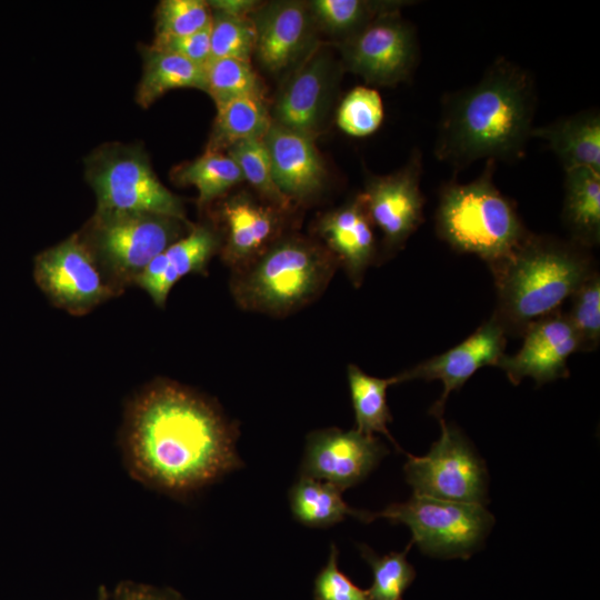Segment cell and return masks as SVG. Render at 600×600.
Here are the masks:
<instances>
[{"label":"cell","instance_id":"obj_1","mask_svg":"<svg viewBox=\"0 0 600 600\" xmlns=\"http://www.w3.org/2000/svg\"><path fill=\"white\" fill-rule=\"evenodd\" d=\"M238 431L210 400L170 380H156L129 403L122 447L131 474L183 494L241 466Z\"/></svg>","mask_w":600,"mask_h":600},{"label":"cell","instance_id":"obj_2","mask_svg":"<svg viewBox=\"0 0 600 600\" xmlns=\"http://www.w3.org/2000/svg\"><path fill=\"white\" fill-rule=\"evenodd\" d=\"M536 104L529 71L506 58L496 59L477 83L446 96L434 157L457 170L480 159L522 158Z\"/></svg>","mask_w":600,"mask_h":600},{"label":"cell","instance_id":"obj_3","mask_svg":"<svg viewBox=\"0 0 600 600\" xmlns=\"http://www.w3.org/2000/svg\"><path fill=\"white\" fill-rule=\"evenodd\" d=\"M583 247L529 234L517 250L493 268L499 322L524 331L558 312L566 299L594 272Z\"/></svg>","mask_w":600,"mask_h":600},{"label":"cell","instance_id":"obj_4","mask_svg":"<svg viewBox=\"0 0 600 600\" xmlns=\"http://www.w3.org/2000/svg\"><path fill=\"white\" fill-rule=\"evenodd\" d=\"M338 267L321 242L283 236L250 264L232 271L230 289L241 309L286 317L318 299Z\"/></svg>","mask_w":600,"mask_h":600},{"label":"cell","instance_id":"obj_5","mask_svg":"<svg viewBox=\"0 0 600 600\" xmlns=\"http://www.w3.org/2000/svg\"><path fill=\"white\" fill-rule=\"evenodd\" d=\"M496 161L467 183L444 184L436 213L438 234L454 250L476 254L491 269L506 261L529 236L512 202L493 182Z\"/></svg>","mask_w":600,"mask_h":600},{"label":"cell","instance_id":"obj_6","mask_svg":"<svg viewBox=\"0 0 600 600\" xmlns=\"http://www.w3.org/2000/svg\"><path fill=\"white\" fill-rule=\"evenodd\" d=\"M191 226L188 220L153 212L96 210L79 234L109 277L124 290Z\"/></svg>","mask_w":600,"mask_h":600},{"label":"cell","instance_id":"obj_7","mask_svg":"<svg viewBox=\"0 0 600 600\" xmlns=\"http://www.w3.org/2000/svg\"><path fill=\"white\" fill-rule=\"evenodd\" d=\"M84 177L96 210L141 211L188 220L183 201L157 177L144 148L107 142L84 159Z\"/></svg>","mask_w":600,"mask_h":600},{"label":"cell","instance_id":"obj_8","mask_svg":"<svg viewBox=\"0 0 600 600\" xmlns=\"http://www.w3.org/2000/svg\"><path fill=\"white\" fill-rule=\"evenodd\" d=\"M384 518L403 523L411 543L429 556L468 559L480 548L494 519L486 506L412 496L408 501L371 512V521Z\"/></svg>","mask_w":600,"mask_h":600},{"label":"cell","instance_id":"obj_9","mask_svg":"<svg viewBox=\"0 0 600 600\" xmlns=\"http://www.w3.org/2000/svg\"><path fill=\"white\" fill-rule=\"evenodd\" d=\"M33 279L49 301L72 316H84L122 289L109 277L79 232L39 252Z\"/></svg>","mask_w":600,"mask_h":600},{"label":"cell","instance_id":"obj_10","mask_svg":"<svg viewBox=\"0 0 600 600\" xmlns=\"http://www.w3.org/2000/svg\"><path fill=\"white\" fill-rule=\"evenodd\" d=\"M440 424V438L427 454H407L403 470L413 494L486 506L489 478L484 461L456 427L443 419Z\"/></svg>","mask_w":600,"mask_h":600},{"label":"cell","instance_id":"obj_11","mask_svg":"<svg viewBox=\"0 0 600 600\" xmlns=\"http://www.w3.org/2000/svg\"><path fill=\"white\" fill-rule=\"evenodd\" d=\"M337 47L342 69L371 86L392 87L409 80L419 58L416 30L400 11L377 17Z\"/></svg>","mask_w":600,"mask_h":600},{"label":"cell","instance_id":"obj_12","mask_svg":"<svg viewBox=\"0 0 600 600\" xmlns=\"http://www.w3.org/2000/svg\"><path fill=\"white\" fill-rule=\"evenodd\" d=\"M250 19L256 30L253 57L271 76L286 77L318 46V29L307 2H261Z\"/></svg>","mask_w":600,"mask_h":600},{"label":"cell","instance_id":"obj_13","mask_svg":"<svg viewBox=\"0 0 600 600\" xmlns=\"http://www.w3.org/2000/svg\"><path fill=\"white\" fill-rule=\"evenodd\" d=\"M421 174L422 156L414 150L399 170L383 176L369 174L359 193L372 224L383 236L387 250L402 247L423 220Z\"/></svg>","mask_w":600,"mask_h":600},{"label":"cell","instance_id":"obj_14","mask_svg":"<svg viewBox=\"0 0 600 600\" xmlns=\"http://www.w3.org/2000/svg\"><path fill=\"white\" fill-rule=\"evenodd\" d=\"M340 69V61L318 43L284 77L271 112L272 121L316 138L330 108Z\"/></svg>","mask_w":600,"mask_h":600},{"label":"cell","instance_id":"obj_15","mask_svg":"<svg viewBox=\"0 0 600 600\" xmlns=\"http://www.w3.org/2000/svg\"><path fill=\"white\" fill-rule=\"evenodd\" d=\"M388 452L373 434L356 429L317 430L307 438L301 477L329 482L343 491L366 479Z\"/></svg>","mask_w":600,"mask_h":600},{"label":"cell","instance_id":"obj_16","mask_svg":"<svg viewBox=\"0 0 600 600\" xmlns=\"http://www.w3.org/2000/svg\"><path fill=\"white\" fill-rule=\"evenodd\" d=\"M283 211L247 193L219 203L217 229L221 236L220 256L232 271L244 268L267 251L282 232Z\"/></svg>","mask_w":600,"mask_h":600},{"label":"cell","instance_id":"obj_17","mask_svg":"<svg viewBox=\"0 0 600 600\" xmlns=\"http://www.w3.org/2000/svg\"><path fill=\"white\" fill-rule=\"evenodd\" d=\"M506 332L492 317L456 347L398 374V383L414 379L440 380L443 391L430 413L441 419L449 394L460 389L477 370L497 366L504 356Z\"/></svg>","mask_w":600,"mask_h":600},{"label":"cell","instance_id":"obj_18","mask_svg":"<svg viewBox=\"0 0 600 600\" xmlns=\"http://www.w3.org/2000/svg\"><path fill=\"white\" fill-rule=\"evenodd\" d=\"M521 349L513 356H503L498 367L513 384L530 377L538 384L569 376L567 360L580 350L579 339L567 316L556 312L526 330Z\"/></svg>","mask_w":600,"mask_h":600},{"label":"cell","instance_id":"obj_19","mask_svg":"<svg viewBox=\"0 0 600 600\" xmlns=\"http://www.w3.org/2000/svg\"><path fill=\"white\" fill-rule=\"evenodd\" d=\"M221 236L214 224L192 223L189 231L158 254L134 281L163 308L173 286L183 277L206 273L211 259L219 253Z\"/></svg>","mask_w":600,"mask_h":600},{"label":"cell","instance_id":"obj_20","mask_svg":"<svg viewBox=\"0 0 600 600\" xmlns=\"http://www.w3.org/2000/svg\"><path fill=\"white\" fill-rule=\"evenodd\" d=\"M314 139L273 121L263 138L274 182L291 202L308 200L324 187L327 170Z\"/></svg>","mask_w":600,"mask_h":600},{"label":"cell","instance_id":"obj_21","mask_svg":"<svg viewBox=\"0 0 600 600\" xmlns=\"http://www.w3.org/2000/svg\"><path fill=\"white\" fill-rule=\"evenodd\" d=\"M316 231L351 282L359 287L377 248L373 224L360 194L324 213L318 220Z\"/></svg>","mask_w":600,"mask_h":600},{"label":"cell","instance_id":"obj_22","mask_svg":"<svg viewBox=\"0 0 600 600\" xmlns=\"http://www.w3.org/2000/svg\"><path fill=\"white\" fill-rule=\"evenodd\" d=\"M531 138L544 140L564 171L589 168L600 172V114L597 110L580 111L533 127Z\"/></svg>","mask_w":600,"mask_h":600},{"label":"cell","instance_id":"obj_23","mask_svg":"<svg viewBox=\"0 0 600 600\" xmlns=\"http://www.w3.org/2000/svg\"><path fill=\"white\" fill-rule=\"evenodd\" d=\"M142 76L136 91V102L149 108L164 93L174 89L207 90L204 67L180 56L151 46H141Z\"/></svg>","mask_w":600,"mask_h":600},{"label":"cell","instance_id":"obj_24","mask_svg":"<svg viewBox=\"0 0 600 600\" xmlns=\"http://www.w3.org/2000/svg\"><path fill=\"white\" fill-rule=\"evenodd\" d=\"M563 221L572 242L589 248L600 240V172L589 168L564 171Z\"/></svg>","mask_w":600,"mask_h":600},{"label":"cell","instance_id":"obj_25","mask_svg":"<svg viewBox=\"0 0 600 600\" xmlns=\"http://www.w3.org/2000/svg\"><path fill=\"white\" fill-rule=\"evenodd\" d=\"M272 123L266 96H246L217 107L204 151L226 152L232 144L263 139Z\"/></svg>","mask_w":600,"mask_h":600},{"label":"cell","instance_id":"obj_26","mask_svg":"<svg viewBox=\"0 0 600 600\" xmlns=\"http://www.w3.org/2000/svg\"><path fill=\"white\" fill-rule=\"evenodd\" d=\"M341 493L329 482L300 476L290 490V507L298 521L310 527L331 526L347 516L371 522V512L351 508Z\"/></svg>","mask_w":600,"mask_h":600},{"label":"cell","instance_id":"obj_27","mask_svg":"<svg viewBox=\"0 0 600 600\" xmlns=\"http://www.w3.org/2000/svg\"><path fill=\"white\" fill-rule=\"evenodd\" d=\"M307 4L317 29L323 30L340 42L359 32L377 17L400 11L410 4V1L312 0Z\"/></svg>","mask_w":600,"mask_h":600},{"label":"cell","instance_id":"obj_28","mask_svg":"<svg viewBox=\"0 0 600 600\" xmlns=\"http://www.w3.org/2000/svg\"><path fill=\"white\" fill-rule=\"evenodd\" d=\"M171 180L179 186H192L198 191L199 207L223 198L229 190L243 181L237 163L226 152L204 151L194 160L174 167Z\"/></svg>","mask_w":600,"mask_h":600},{"label":"cell","instance_id":"obj_29","mask_svg":"<svg viewBox=\"0 0 600 600\" xmlns=\"http://www.w3.org/2000/svg\"><path fill=\"white\" fill-rule=\"evenodd\" d=\"M347 373L356 419L354 429L366 434H384L400 450L388 430L392 417L387 403V389L398 383L397 376L386 379L372 377L356 364H349Z\"/></svg>","mask_w":600,"mask_h":600},{"label":"cell","instance_id":"obj_30","mask_svg":"<svg viewBox=\"0 0 600 600\" xmlns=\"http://www.w3.org/2000/svg\"><path fill=\"white\" fill-rule=\"evenodd\" d=\"M239 167L243 180L256 190L261 201L280 210L288 211L291 200L277 187L271 168L269 152L263 139L237 142L226 150Z\"/></svg>","mask_w":600,"mask_h":600},{"label":"cell","instance_id":"obj_31","mask_svg":"<svg viewBox=\"0 0 600 600\" xmlns=\"http://www.w3.org/2000/svg\"><path fill=\"white\" fill-rule=\"evenodd\" d=\"M207 90L216 108L246 96H266L261 78L251 61L236 58L211 59L204 66Z\"/></svg>","mask_w":600,"mask_h":600},{"label":"cell","instance_id":"obj_32","mask_svg":"<svg viewBox=\"0 0 600 600\" xmlns=\"http://www.w3.org/2000/svg\"><path fill=\"white\" fill-rule=\"evenodd\" d=\"M411 544L402 552L392 551L381 557L366 544L359 546L373 573V582L368 589L370 600H402L416 578L414 568L407 560Z\"/></svg>","mask_w":600,"mask_h":600},{"label":"cell","instance_id":"obj_33","mask_svg":"<svg viewBox=\"0 0 600 600\" xmlns=\"http://www.w3.org/2000/svg\"><path fill=\"white\" fill-rule=\"evenodd\" d=\"M384 117L380 93L372 87L359 86L351 89L338 106L336 122L346 134L364 138L374 133Z\"/></svg>","mask_w":600,"mask_h":600},{"label":"cell","instance_id":"obj_34","mask_svg":"<svg viewBox=\"0 0 600 600\" xmlns=\"http://www.w3.org/2000/svg\"><path fill=\"white\" fill-rule=\"evenodd\" d=\"M211 11L210 60L236 58L251 61L256 43V30L250 17H237L216 10Z\"/></svg>","mask_w":600,"mask_h":600},{"label":"cell","instance_id":"obj_35","mask_svg":"<svg viewBox=\"0 0 600 600\" xmlns=\"http://www.w3.org/2000/svg\"><path fill=\"white\" fill-rule=\"evenodd\" d=\"M212 11L203 0H162L154 11V37H179L210 26Z\"/></svg>","mask_w":600,"mask_h":600},{"label":"cell","instance_id":"obj_36","mask_svg":"<svg viewBox=\"0 0 600 600\" xmlns=\"http://www.w3.org/2000/svg\"><path fill=\"white\" fill-rule=\"evenodd\" d=\"M567 316L580 343V350H593L600 340V279L593 272L571 296Z\"/></svg>","mask_w":600,"mask_h":600},{"label":"cell","instance_id":"obj_37","mask_svg":"<svg viewBox=\"0 0 600 600\" xmlns=\"http://www.w3.org/2000/svg\"><path fill=\"white\" fill-rule=\"evenodd\" d=\"M314 600H370L368 590L360 589L338 568V549L331 546L329 560L314 580Z\"/></svg>","mask_w":600,"mask_h":600},{"label":"cell","instance_id":"obj_38","mask_svg":"<svg viewBox=\"0 0 600 600\" xmlns=\"http://www.w3.org/2000/svg\"><path fill=\"white\" fill-rule=\"evenodd\" d=\"M150 46L204 67L211 58L210 26L191 34L154 37Z\"/></svg>","mask_w":600,"mask_h":600},{"label":"cell","instance_id":"obj_39","mask_svg":"<svg viewBox=\"0 0 600 600\" xmlns=\"http://www.w3.org/2000/svg\"><path fill=\"white\" fill-rule=\"evenodd\" d=\"M113 600H184L170 588H158L133 581L119 582L113 592Z\"/></svg>","mask_w":600,"mask_h":600},{"label":"cell","instance_id":"obj_40","mask_svg":"<svg viewBox=\"0 0 600 600\" xmlns=\"http://www.w3.org/2000/svg\"><path fill=\"white\" fill-rule=\"evenodd\" d=\"M260 1L254 0H211L208 1L211 10L220 11L237 17H250L260 6Z\"/></svg>","mask_w":600,"mask_h":600},{"label":"cell","instance_id":"obj_41","mask_svg":"<svg viewBox=\"0 0 600 600\" xmlns=\"http://www.w3.org/2000/svg\"><path fill=\"white\" fill-rule=\"evenodd\" d=\"M98 600H109V592L104 586H100L99 588Z\"/></svg>","mask_w":600,"mask_h":600}]
</instances>
